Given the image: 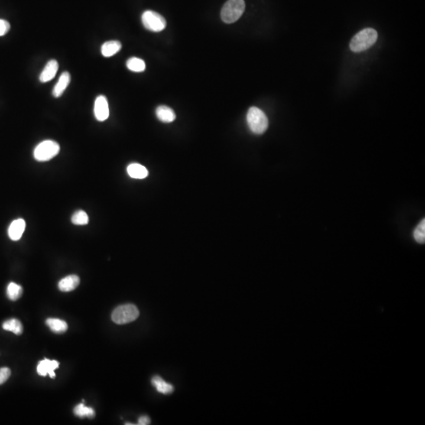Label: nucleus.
I'll return each mask as SVG.
<instances>
[{
  "label": "nucleus",
  "mask_w": 425,
  "mask_h": 425,
  "mask_svg": "<svg viewBox=\"0 0 425 425\" xmlns=\"http://www.w3.org/2000/svg\"><path fill=\"white\" fill-rule=\"evenodd\" d=\"M73 413H74L76 417H82V418H84V417L94 418L95 416V410L92 408H90V407H88V406H85L84 403L78 404L75 407L74 410H73Z\"/></svg>",
  "instance_id": "obj_19"
},
{
  "label": "nucleus",
  "mask_w": 425,
  "mask_h": 425,
  "mask_svg": "<svg viewBox=\"0 0 425 425\" xmlns=\"http://www.w3.org/2000/svg\"><path fill=\"white\" fill-rule=\"evenodd\" d=\"M94 114L99 121H104L109 118L110 111L108 99L104 95L97 97L94 105Z\"/></svg>",
  "instance_id": "obj_7"
},
{
  "label": "nucleus",
  "mask_w": 425,
  "mask_h": 425,
  "mask_svg": "<svg viewBox=\"0 0 425 425\" xmlns=\"http://www.w3.org/2000/svg\"><path fill=\"white\" fill-rule=\"evenodd\" d=\"M244 11V0H228L221 9V19L226 24H232L241 18Z\"/></svg>",
  "instance_id": "obj_3"
},
{
  "label": "nucleus",
  "mask_w": 425,
  "mask_h": 425,
  "mask_svg": "<svg viewBox=\"0 0 425 425\" xmlns=\"http://www.w3.org/2000/svg\"><path fill=\"white\" fill-rule=\"evenodd\" d=\"M121 49V43L118 40H111L105 42L101 47L102 56L105 58L111 57L116 55Z\"/></svg>",
  "instance_id": "obj_14"
},
{
  "label": "nucleus",
  "mask_w": 425,
  "mask_h": 425,
  "mask_svg": "<svg viewBox=\"0 0 425 425\" xmlns=\"http://www.w3.org/2000/svg\"><path fill=\"white\" fill-rule=\"evenodd\" d=\"M3 329L4 330L8 331V332H13L15 335H21L23 332L22 325H21L20 321L15 319V318L6 321L3 324Z\"/></svg>",
  "instance_id": "obj_18"
},
{
  "label": "nucleus",
  "mask_w": 425,
  "mask_h": 425,
  "mask_svg": "<svg viewBox=\"0 0 425 425\" xmlns=\"http://www.w3.org/2000/svg\"><path fill=\"white\" fill-rule=\"evenodd\" d=\"M378 38V33L374 29L367 28L357 33L350 43V48L353 52L364 51L371 47Z\"/></svg>",
  "instance_id": "obj_1"
},
{
  "label": "nucleus",
  "mask_w": 425,
  "mask_h": 425,
  "mask_svg": "<svg viewBox=\"0 0 425 425\" xmlns=\"http://www.w3.org/2000/svg\"><path fill=\"white\" fill-rule=\"evenodd\" d=\"M151 383H152L153 386L155 387L156 390L159 393H162L163 394H171L174 390L173 385L168 384L162 377H157V376L153 377Z\"/></svg>",
  "instance_id": "obj_16"
},
{
  "label": "nucleus",
  "mask_w": 425,
  "mask_h": 425,
  "mask_svg": "<svg viewBox=\"0 0 425 425\" xmlns=\"http://www.w3.org/2000/svg\"><path fill=\"white\" fill-rule=\"evenodd\" d=\"M150 417H147V416H141V417L139 418L138 420V424L140 425H147L150 424Z\"/></svg>",
  "instance_id": "obj_26"
},
{
  "label": "nucleus",
  "mask_w": 425,
  "mask_h": 425,
  "mask_svg": "<svg viewBox=\"0 0 425 425\" xmlns=\"http://www.w3.org/2000/svg\"><path fill=\"white\" fill-rule=\"evenodd\" d=\"M24 229H25V221L21 218L15 220L9 227V237L12 241H19L22 236L23 233H24Z\"/></svg>",
  "instance_id": "obj_10"
},
{
  "label": "nucleus",
  "mask_w": 425,
  "mask_h": 425,
  "mask_svg": "<svg viewBox=\"0 0 425 425\" xmlns=\"http://www.w3.org/2000/svg\"><path fill=\"white\" fill-rule=\"evenodd\" d=\"M126 66L129 70L136 73L144 72L146 69V64L143 59L139 58H131L127 61Z\"/></svg>",
  "instance_id": "obj_20"
},
{
  "label": "nucleus",
  "mask_w": 425,
  "mask_h": 425,
  "mask_svg": "<svg viewBox=\"0 0 425 425\" xmlns=\"http://www.w3.org/2000/svg\"><path fill=\"white\" fill-rule=\"evenodd\" d=\"M247 121L251 131L257 135L264 134L268 128L269 121L267 115L255 107L250 108L247 112Z\"/></svg>",
  "instance_id": "obj_2"
},
{
  "label": "nucleus",
  "mask_w": 425,
  "mask_h": 425,
  "mask_svg": "<svg viewBox=\"0 0 425 425\" xmlns=\"http://www.w3.org/2000/svg\"><path fill=\"white\" fill-rule=\"evenodd\" d=\"M71 221L76 225H85L88 223L89 218L86 212L83 210H78L73 215Z\"/></svg>",
  "instance_id": "obj_23"
},
{
  "label": "nucleus",
  "mask_w": 425,
  "mask_h": 425,
  "mask_svg": "<svg viewBox=\"0 0 425 425\" xmlns=\"http://www.w3.org/2000/svg\"><path fill=\"white\" fill-rule=\"evenodd\" d=\"M58 70H59V63L55 59L49 61L40 73V82L42 83H46L54 79Z\"/></svg>",
  "instance_id": "obj_9"
},
{
  "label": "nucleus",
  "mask_w": 425,
  "mask_h": 425,
  "mask_svg": "<svg viewBox=\"0 0 425 425\" xmlns=\"http://www.w3.org/2000/svg\"><path fill=\"white\" fill-rule=\"evenodd\" d=\"M59 367V361L56 360H49L45 358V359L42 360L39 362L37 365V374L42 377H46L47 375L50 376V378H55L56 377V369H57Z\"/></svg>",
  "instance_id": "obj_8"
},
{
  "label": "nucleus",
  "mask_w": 425,
  "mask_h": 425,
  "mask_svg": "<svg viewBox=\"0 0 425 425\" xmlns=\"http://www.w3.org/2000/svg\"><path fill=\"white\" fill-rule=\"evenodd\" d=\"M71 76L69 72H63L59 77V82H57L54 89H53V92H52L53 96L56 97V98H59V97L62 96L66 88L69 86Z\"/></svg>",
  "instance_id": "obj_11"
},
{
  "label": "nucleus",
  "mask_w": 425,
  "mask_h": 425,
  "mask_svg": "<svg viewBox=\"0 0 425 425\" xmlns=\"http://www.w3.org/2000/svg\"><path fill=\"white\" fill-rule=\"evenodd\" d=\"M140 315L139 309L134 304L121 305L113 311L111 318L114 323L125 325L134 322Z\"/></svg>",
  "instance_id": "obj_4"
},
{
  "label": "nucleus",
  "mask_w": 425,
  "mask_h": 425,
  "mask_svg": "<svg viewBox=\"0 0 425 425\" xmlns=\"http://www.w3.org/2000/svg\"><path fill=\"white\" fill-rule=\"evenodd\" d=\"M46 324L50 328V330L55 333H64L68 329L67 323L57 318H49L46 321Z\"/></svg>",
  "instance_id": "obj_17"
},
{
  "label": "nucleus",
  "mask_w": 425,
  "mask_h": 425,
  "mask_svg": "<svg viewBox=\"0 0 425 425\" xmlns=\"http://www.w3.org/2000/svg\"><path fill=\"white\" fill-rule=\"evenodd\" d=\"M60 151V146L57 142L45 140L41 142L35 148L33 155L38 162H47L56 157Z\"/></svg>",
  "instance_id": "obj_5"
},
{
  "label": "nucleus",
  "mask_w": 425,
  "mask_h": 425,
  "mask_svg": "<svg viewBox=\"0 0 425 425\" xmlns=\"http://www.w3.org/2000/svg\"><path fill=\"white\" fill-rule=\"evenodd\" d=\"M413 237L415 241L419 244H424L425 242V220L420 221V224L415 228L413 232Z\"/></svg>",
  "instance_id": "obj_22"
},
{
  "label": "nucleus",
  "mask_w": 425,
  "mask_h": 425,
  "mask_svg": "<svg viewBox=\"0 0 425 425\" xmlns=\"http://www.w3.org/2000/svg\"><path fill=\"white\" fill-rule=\"evenodd\" d=\"M142 22L147 30L154 33L163 31L166 26L164 17L152 11H146L142 15Z\"/></svg>",
  "instance_id": "obj_6"
},
{
  "label": "nucleus",
  "mask_w": 425,
  "mask_h": 425,
  "mask_svg": "<svg viewBox=\"0 0 425 425\" xmlns=\"http://www.w3.org/2000/svg\"><path fill=\"white\" fill-rule=\"evenodd\" d=\"M155 113L157 119L162 122L171 123L176 119L174 111L166 105H159L156 109Z\"/></svg>",
  "instance_id": "obj_13"
},
{
  "label": "nucleus",
  "mask_w": 425,
  "mask_h": 425,
  "mask_svg": "<svg viewBox=\"0 0 425 425\" xmlns=\"http://www.w3.org/2000/svg\"><path fill=\"white\" fill-rule=\"evenodd\" d=\"M127 172L130 177L134 179H144L148 176L147 169L138 163L130 164L127 168Z\"/></svg>",
  "instance_id": "obj_15"
},
{
  "label": "nucleus",
  "mask_w": 425,
  "mask_h": 425,
  "mask_svg": "<svg viewBox=\"0 0 425 425\" xmlns=\"http://www.w3.org/2000/svg\"><path fill=\"white\" fill-rule=\"evenodd\" d=\"M22 287L18 285L17 283H10L7 286V295L10 300L17 301L21 298L22 295Z\"/></svg>",
  "instance_id": "obj_21"
},
{
  "label": "nucleus",
  "mask_w": 425,
  "mask_h": 425,
  "mask_svg": "<svg viewBox=\"0 0 425 425\" xmlns=\"http://www.w3.org/2000/svg\"><path fill=\"white\" fill-rule=\"evenodd\" d=\"M79 284V278L76 275L64 277L59 281V288L61 291L69 292L75 290Z\"/></svg>",
  "instance_id": "obj_12"
},
{
  "label": "nucleus",
  "mask_w": 425,
  "mask_h": 425,
  "mask_svg": "<svg viewBox=\"0 0 425 425\" xmlns=\"http://www.w3.org/2000/svg\"><path fill=\"white\" fill-rule=\"evenodd\" d=\"M11 30V24L5 20L0 19V37L7 34Z\"/></svg>",
  "instance_id": "obj_25"
},
{
  "label": "nucleus",
  "mask_w": 425,
  "mask_h": 425,
  "mask_svg": "<svg viewBox=\"0 0 425 425\" xmlns=\"http://www.w3.org/2000/svg\"><path fill=\"white\" fill-rule=\"evenodd\" d=\"M11 375V371L7 367L0 368V385H2L10 378Z\"/></svg>",
  "instance_id": "obj_24"
}]
</instances>
